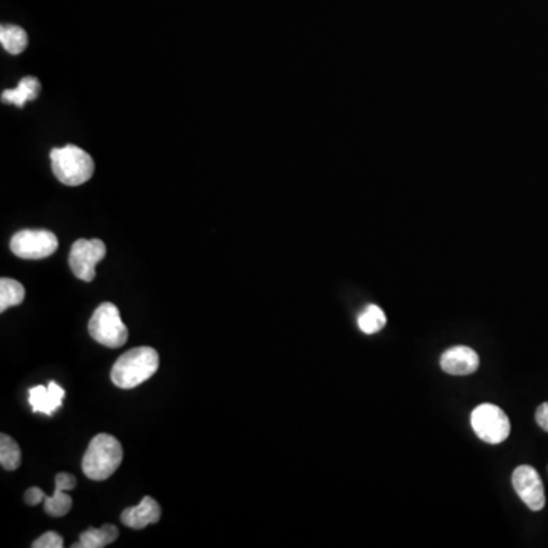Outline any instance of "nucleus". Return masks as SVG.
Masks as SVG:
<instances>
[{"label": "nucleus", "instance_id": "obj_1", "mask_svg": "<svg viewBox=\"0 0 548 548\" xmlns=\"http://www.w3.org/2000/svg\"><path fill=\"white\" fill-rule=\"evenodd\" d=\"M158 350L141 346L119 356L112 369V381L119 389H134L150 380L158 369Z\"/></svg>", "mask_w": 548, "mask_h": 548}, {"label": "nucleus", "instance_id": "obj_2", "mask_svg": "<svg viewBox=\"0 0 548 548\" xmlns=\"http://www.w3.org/2000/svg\"><path fill=\"white\" fill-rule=\"evenodd\" d=\"M122 457L124 451L121 441L116 437L101 432L89 443L82 458V472L93 482H104L112 477L117 467H121Z\"/></svg>", "mask_w": 548, "mask_h": 548}, {"label": "nucleus", "instance_id": "obj_3", "mask_svg": "<svg viewBox=\"0 0 548 548\" xmlns=\"http://www.w3.org/2000/svg\"><path fill=\"white\" fill-rule=\"evenodd\" d=\"M52 171L66 186H80L95 173V162L89 152L75 145L54 148L51 151Z\"/></svg>", "mask_w": 548, "mask_h": 548}, {"label": "nucleus", "instance_id": "obj_4", "mask_svg": "<svg viewBox=\"0 0 548 548\" xmlns=\"http://www.w3.org/2000/svg\"><path fill=\"white\" fill-rule=\"evenodd\" d=\"M89 332L93 340L110 349L122 347L128 340L127 326L122 321L116 304L110 302L99 304L95 310L89 321Z\"/></svg>", "mask_w": 548, "mask_h": 548}, {"label": "nucleus", "instance_id": "obj_5", "mask_svg": "<svg viewBox=\"0 0 548 548\" xmlns=\"http://www.w3.org/2000/svg\"><path fill=\"white\" fill-rule=\"evenodd\" d=\"M474 432L483 441L498 445L510 434V421L508 415L493 404H482L474 408L471 415Z\"/></svg>", "mask_w": 548, "mask_h": 548}, {"label": "nucleus", "instance_id": "obj_6", "mask_svg": "<svg viewBox=\"0 0 548 548\" xmlns=\"http://www.w3.org/2000/svg\"><path fill=\"white\" fill-rule=\"evenodd\" d=\"M106 244L101 239H78L69 254V265L78 279L91 282L97 276V265L106 258Z\"/></svg>", "mask_w": 548, "mask_h": 548}, {"label": "nucleus", "instance_id": "obj_7", "mask_svg": "<svg viewBox=\"0 0 548 548\" xmlns=\"http://www.w3.org/2000/svg\"><path fill=\"white\" fill-rule=\"evenodd\" d=\"M10 249L21 259L49 258L58 249V238L49 230H21L11 238Z\"/></svg>", "mask_w": 548, "mask_h": 548}, {"label": "nucleus", "instance_id": "obj_8", "mask_svg": "<svg viewBox=\"0 0 548 548\" xmlns=\"http://www.w3.org/2000/svg\"><path fill=\"white\" fill-rule=\"evenodd\" d=\"M512 484L518 497L521 498L530 510H543L545 506V492L543 480L535 467H518L513 471Z\"/></svg>", "mask_w": 548, "mask_h": 548}, {"label": "nucleus", "instance_id": "obj_9", "mask_svg": "<svg viewBox=\"0 0 548 548\" xmlns=\"http://www.w3.org/2000/svg\"><path fill=\"white\" fill-rule=\"evenodd\" d=\"M480 358L475 350L467 346H454L441 356V367L450 375L465 376L477 372Z\"/></svg>", "mask_w": 548, "mask_h": 548}, {"label": "nucleus", "instance_id": "obj_10", "mask_svg": "<svg viewBox=\"0 0 548 548\" xmlns=\"http://www.w3.org/2000/svg\"><path fill=\"white\" fill-rule=\"evenodd\" d=\"M66 391L63 390L56 381H51L47 387L36 386L30 390V404L34 413H43L52 416L61 406Z\"/></svg>", "mask_w": 548, "mask_h": 548}, {"label": "nucleus", "instance_id": "obj_11", "mask_svg": "<svg viewBox=\"0 0 548 548\" xmlns=\"http://www.w3.org/2000/svg\"><path fill=\"white\" fill-rule=\"evenodd\" d=\"M160 517H162V510H160L158 502L154 498L145 497L134 508L125 509L122 512L121 521L127 527L142 530L150 524L158 523Z\"/></svg>", "mask_w": 548, "mask_h": 548}, {"label": "nucleus", "instance_id": "obj_12", "mask_svg": "<svg viewBox=\"0 0 548 548\" xmlns=\"http://www.w3.org/2000/svg\"><path fill=\"white\" fill-rule=\"evenodd\" d=\"M40 89V81L36 76H25L15 89L2 93V102L23 108L26 102L34 101L39 97Z\"/></svg>", "mask_w": 548, "mask_h": 548}, {"label": "nucleus", "instance_id": "obj_13", "mask_svg": "<svg viewBox=\"0 0 548 548\" xmlns=\"http://www.w3.org/2000/svg\"><path fill=\"white\" fill-rule=\"evenodd\" d=\"M119 536V530L112 524H106L102 527L87 528L86 532L81 533L80 541L73 544V548H104L116 541Z\"/></svg>", "mask_w": 548, "mask_h": 548}, {"label": "nucleus", "instance_id": "obj_14", "mask_svg": "<svg viewBox=\"0 0 548 548\" xmlns=\"http://www.w3.org/2000/svg\"><path fill=\"white\" fill-rule=\"evenodd\" d=\"M0 43L11 56H19L28 46V34L21 26L4 25L0 28Z\"/></svg>", "mask_w": 548, "mask_h": 548}, {"label": "nucleus", "instance_id": "obj_15", "mask_svg": "<svg viewBox=\"0 0 548 548\" xmlns=\"http://www.w3.org/2000/svg\"><path fill=\"white\" fill-rule=\"evenodd\" d=\"M25 299V288L21 282L8 278L0 280V313L21 304Z\"/></svg>", "mask_w": 548, "mask_h": 548}, {"label": "nucleus", "instance_id": "obj_16", "mask_svg": "<svg viewBox=\"0 0 548 548\" xmlns=\"http://www.w3.org/2000/svg\"><path fill=\"white\" fill-rule=\"evenodd\" d=\"M69 491L63 489L61 486H56L52 497H47L43 493V501H45V512L54 518H61L71 512L72 498L69 495Z\"/></svg>", "mask_w": 548, "mask_h": 548}, {"label": "nucleus", "instance_id": "obj_17", "mask_svg": "<svg viewBox=\"0 0 548 548\" xmlns=\"http://www.w3.org/2000/svg\"><path fill=\"white\" fill-rule=\"evenodd\" d=\"M21 463V451L19 443L13 437L0 436V465L6 471L19 469Z\"/></svg>", "mask_w": 548, "mask_h": 548}, {"label": "nucleus", "instance_id": "obj_18", "mask_svg": "<svg viewBox=\"0 0 548 548\" xmlns=\"http://www.w3.org/2000/svg\"><path fill=\"white\" fill-rule=\"evenodd\" d=\"M387 323V317L384 311L381 310L376 304H369L365 306L364 311L358 317V328L364 334H376L380 332Z\"/></svg>", "mask_w": 548, "mask_h": 548}, {"label": "nucleus", "instance_id": "obj_19", "mask_svg": "<svg viewBox=\"0 0 548 548\" xmlns=\"http://www.w3.org/2000/svg\"><path fill=\"white\" fill-rule=\"evenodd\" d=\"M63 545H64V541L56 532H46L32 543L34 548H61Z\"/></svg>", "mask_w": 548, "mask_h": 548}, {"label": "nucleus", "instance_id": "obj_20", "mask_svg": "<svg viewBox=\"0 0 548 548\" xmlns=\"http://www.w3.org/2000/svg\"><path fill=\"white\" fill-rule=\"evenodd\" d=\"M43 491L39 489V487H30L28 489L25 493V501L26 504H30V506H37V504H40L43 501Z\"/></svg>", "mask_w": 548, "mask_h": 548}, {"label": "nucleus", "instance_id": "obj_21", "mask_svg": "<svg viewBox=\"0 0 548 548\" xmlns=\"http://www.w3.org/2000/svg\"><path fill=\"white\" fill-rule=\"evenodd\" d=\"M535 417H536V422H538V425L543 428L544 432H548V402H544V404L538 407Z\"/></svg>", "mask_w": 548, "mask_h": 548}]
</instances>
